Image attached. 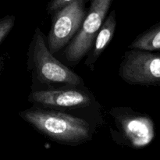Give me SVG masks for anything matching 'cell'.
<instances>
[{"label": "cell", "mask_w": 160, "mask_h": 160, "mask_svg": "<svg viewBox=\"0 0 160 160\" xmlns=\"http://www.w3.org/2000/svg\"><path fill=\"white\" fill-rule=\"evenodd\" d=\"M128 48L146 52L160 50V22L137 36Z\"/></svg>", "instance_id": "9"}, {"label": "cell", "mask_w": 160, "mask_h": 160, "mask_svg": "<svg viewBox=\"0 0 160 160\" xmlns=\"http://www.w3.org/2000/svg\"><path fill=\"white\" fill-rule=\"evenodd\" d=\"M15 17L6 15L0 20V45L4 42L15 23Z\"/></svg>", "instance_id": "10"}, {"label": "cell", "mask_w": 160, "mask_h": 160, "mask_svg": "<svg viewBox=\"0 0 160 160\" xmlns=\"http://www.w3.org/2000/svg\"><path fill=\"white\" fill-rule=\"evenodd\" d=\"M109 113L112 120L109 131L118 145L141 148L154 140L155 124L149 116L124 106L112 108Z\"/></svg>", "instance_id": "3"}, {"label": "cell", "mask_w": 160, "mask_h": 160, "mask_svg": "<svg viewBox=\"0 0 160 160\" xmlns=\"http://www.w3.org/2000/svg\"><path fill=\"white\" fill-rule=\"evenodd\" d=\"M28 68L33 81L46 87H84L83 79L69 67L56 59L50 52L45 35L35 28L28 52Z\"/></svg>", "instance_id": "2"}, {"label": "cell", "mask_w": 160, "mask_h": 160, "mask_svg": "<svg viewBox=\"0 0 160 160\" xmlns=\"http://www.w3.org/2000/svg\"><path fill=\"white\" fill-rule=\"evenodd\" d=\"M28 101L35 107L53 110L82 109L95 102L93 95L83 87L34 90L30 93Z\"/></svg>", "instance_id": "7"}, {"label": "cell", "mask_w": 160, "mask_h": 160, "mask_svg": "<svg viewBox=\"0 0 160 160\" xmlns=\"http://www.w3.org/2000/svg\"><path fill=\"white\" fill-rule=\"evenodd\" d=\"M116 27H117V17H116V11L115 9H113L107 16L101 29L98 31L94 41L92 49L88 53V57L85 60V65L91 70H93L94 65L96 61L113 38Z\"/></svg>", "instance_id": "8"}, {"label": "cell", "mask_w": 160, "mask_h": 160, "mask_svg": "<svg viewBox=\"0 0 160 160\" xmlns=\"http://www.w3.org/2000/svg\"><path fill=\"white\" fill-rule=\"evenodd\" d=\"M19 115L41 134L63 145H81L93 137L92 128L86 120L65 112L34 107Z\"/></svg>", "instance_id": "1"}, {"label": "cell", "mask_w": 160, "mask_h": 160, "mask_svg": "<svg viewBox=\"0 0 160 160\" xmlns=\"http://www.w3.org/2000/svg\"><path fill=\"white\" fill-rule=\"evenodd\" d=\"M73 1L74 0H49L47 5V12L48 15L52 17L56 12L65 8Z\"/></svg>", "instance_id": "11"}, {"label": "cell", "mask_w": 160, "mask_h": 160, "mask_svg": "<svg viewBox=\"0 0 160 160\" xmlns=\"http://www.w3.org/2000/svg\"><path fill=\"white\" fill-rule=\"evenodd\" d=\"M119 75L129 84L160 87V53L128 50L122 57Z\"/></svg>", "instance_id": "5"}, {"label": "cell", "mask_w": 160, "mask_h": 160, "mask_svg": "<svg viewBox=\"0 0 160 160\" xmlns=\"http://www.w3.org/2000/svg\"><path fill=\"white\" fill-rule=\"evenodd\" d=\"M88 2L89 0H74L52 17L47 38V45L52 54L67 47L78 34L87 14Z\"/></svg>", "instance_id": "6"}, {"label": "cell", "mask_w": 160, "mask_h": 160, "mask_svg": "<svg viewBox=\"0 0 160 160\" xmlns=\"http://www.w3.org/2000/svg\"><path fill=\"white\" fill-rule=\"evenodd\" d=\"M113 0H89L90 6L81 29L63 52L66 60L77 64L92 49Z\"/></svg>", "instance_id": "4"}]
</instances>
